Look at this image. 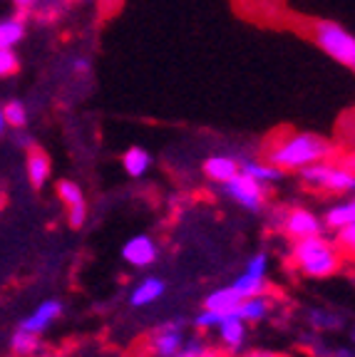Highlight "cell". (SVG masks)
Here are the masks:
<instances>
[{
  "label": "cell",
  "instance_id": "obj_8",
  "mask_svg": "<svg viewBox=\"0 0 355 357\" xmlns=\"http://www.w3.org/2000/svg\"><path fill=\"white\" fill-rule=\"evenodd\" d=\"M254 151L246 149H219L206 154V159L201 162V174L211 186L226 184L229 178H233L241 172V162L249 159Z\"/></svg>",
  "mask_w": 355,
  "mask_h": 357
},
{
  "label": "cell",
  "instance_id": "obj_18",
  "mask_svg": "<svg viewBox=\"0 0 355 357\" xmlns=\"http://www.w3.org/2000/svg\"><path fill=\"white\" fill-rule=\"evenodd\" d=\"M241 301H244V298H241L231 285H219V288L209 290V293L201 298V307H204V310H214V312L226 315V312L236 310Z\"/></svg>",
  "mask_w": 355,
  "mask_h": 357
},
{
  "label": "cell",
  "instance_id": "obj_7",
  "mask_svg": "<svg viewBox=\"0 0 355 357\" xmlns=\"http://www.w3.org/2000/svg\"><path fill=\"white\" fill-rule=\"evenodd\" d=\"M321 234H326L321 213H316L308 206H300V204H283L281 226H278L276 236H281L286 241H298Z\"/></svg>",
  "mask_w": 355,
  "mask_h": 357
},
{
  "label": "cell",
  "instance_id": "obj_5",
  "mask_svg": "<svg viewBox=\"0 0 355 357\" xmlns=\"http://www.w3.org/2000/svg\"><path fill=\"white\" fill-rule=\"evenodd\" d=\"M189 335H191V318L177 315V318H169L164 323H157L147 333L142 350L154 357H177Z\"/></svg>",
  "mask_w": 355,
  "mask_h": 357
},
{
  "label": "cell",
  "instance_id": "obj_31",
  "mask_svg": "<svg viewBox=\"0 0 355 357\" xmlns=\"http://www.w3.org/2000/svg\"><path fill=\"white\" fill-rule=\"evenodd\" d=\"M119 3H122V0H105V8H107V10H115Z\"/></svg>",
  "mask_w": 355,
  "mask_h": 357
},
{
  "label": "cell",
  "instance_id": "obj_29",
  "mask_svg": "<svg viewBox=\"0 0 355 357\" xmlns=\"http://www.w3.org/2000/svg\"><path fill=\"white\" fill-rule=\"evenodd\" d=\"M13 3H15V8L20 13H28V10H33V6L38 3V0H13Z\"/></svg>",
  "mask_w": 355,
  "mask_h": 357
},
{
  "label": "cell",
  "instance_id": "obj_11",
  "mask_svg": "<svg viewBox=\"0 0 355 357\" xmlns=\"http://www.w3.org/2000/svg\"><path fill=\"white\" fill-rule=\"evenodd\" d=\"M122 261L134 271H150L152 266H157L161 256V248L157 243V238L152 234H134L124 241L122 251H119Z\"/></svg>",
  "mask_w": 355,
  "mask_h": 357
},
{
  "label": "cell",
  "instance_id": "obj_10",
  "mask_svg": "<svg viewBox=\"0 0 355 357\" xmlns=\"http://www.w3.org/2000/svg\"><path fill=\"white\" fill-rule=\"evenodd\" d=\"M249 335L251 325H246L236 312H226L214 330V335H211V340L217 342L229 357H236L249 347Z\"/></svg>",
  "mask_w": 355,
  "mask_h": 357
},
{
  "label": "cell",
  "instance_id": "obj_6",
  "mask_svg": "<svg viewBox=\"0 0 355 357\" xmlns=\"http://www.w3.org/2000/svg\"><path fill=\"white\" fill-rule=\"evenodd\" d=\"M214 189H217V194L222 196V199L231 201L233 206L244 208V211H249V213L266 211L268 196H271L268 186L259 184V181H254V178L246 176V174H241V172L233 178H229L226 184L214 186Z\"/></svg>",
  "mask_w": 355,
  "mask_h": 357
},
{
  "label": "cell",
  "instance_id": "obj_28",
  "mask_svg": "<svg viewBox=\"0 0 355 357\" xmlns=\"http://www.w3.org/2000/svg\"><path fill=\"white\" fill-rule=\"evenodd\" d=\"M236 357H294V355L281 352V350H268V347H246V350Z\"/></svg>",
  "mask_w": 355,
  "mask_h": 357
},
{
  "label": "cell",
  "instance_id": "obj_13",
  "mask_svg": "<svg viewBox=\"0 0 355 357\" xmlns=\"http://www.w3.org/2000/svg\"><path fill=\"white\" fill-rule=\"evenodd\" d=\"M167 290H169V285L164 278H159V275H145V278H139L137 283L129 288L127 303L134 310H145V307H152L164 301Z\"/></svg>",
  "mask_w": 355,
  "mask_h": 357
},
{
  "label": "cell",
  "instance_id": "obj_26",
  "mask_svg": "<svg viewBox=\"0 0 355 357\" xmlns=\"http://www.w3.org/2000/svg\"><path fill=\"white\" fill-rule=\"evenodd\" d=\"M268 268H271V258H268L266 251H256L246 258L244 263V273L251 275H261V278H268Z\"/></svg>",
  "mask_w": 355,
  "mask_h": 357
},
{
  "label": "cell",
  "instance_id": "obj_20",
  "mask_svg": "<svg viewBox=\"0 0 355 357\" xmlns=\"http://www.w3.org/2000/svg\"><path fill=\"white\" fill-rule=\"evenodd\" d=\"M177 357H229V355L211 340L209 335H201L191 330V335L187 337V342H184L182 352Z\"/></svg>",
  "mask_w": 355,
  "mask_h": 357
},
{
  "label": "cell",
  "instance_id": "obj_2",
  "mask_svg": "<svg viewBox=\"0 0 355 357\" xmlns=\"http://www.w3.org/2000/svg\"><path fill=\"white\" fill-rule=\"evenodd\" d=\"M286 271L296 278L305 280H328L343 273L348 266V258L338 248L333 236H308V238L289 241L286 245Z\"/></svg>",
  "mask_w": 355,
  "mask_h": 357
},
{
  "label": "cell",
  "instance_id": "obj_33",
  "mask_svg": "<svg viewBox=\"0 0 355 357\" xmlns=\"http://www.w3.org/2000/svg\"><path fill=\"white\" fill-rule=\"evenodd\" d=\"M6 127L8 124H6V117H3V107H0V134L6 132Z\"/></svg>",
  "mask_w": 355,
  "mask_h": 357
},
{
  "label": "cell",
  "instance_id": "obj_23",
  "mask_svg": "<svg viewBox=\"0 0 355 357\" xmlns=\"http://www.w3.org/2000/svg\"><path fill=\"white\" fill-rule=\"evenodd\" d=\"M25 35V13H17V15L8 17V20H0V47L13 50L17 43Z\"/></svg>",
  "mask_w": 355,
  "mask_h": 357
},
{
  "label": "cell",
  "instance_id": "obj_21",
  "mask_svg": "<svg viewBox=\"0 0 355 357\" xmlns=\"http://www.w3.org/2000/svg\"><path fill=\"white\" fill-rule=\"evenodd\" d=\"M152 164H154V159L145 146H129L122 154V169L132 178H145L150 174Z\"/></svg>",
  "mask_w": 355,
  "mask_h": 357
},
{
  "label": "cell",
  "instance_id": "obj_22",
  "mask_svg": "<svg viewBox=\"0 0 355 357\" xmlns=\"http://www.w3.org/2000/svg\"><path fill=\"white\" fill-rule=\"evenodd\" d=\"M231 285L233 290H236V293H239L241 298H256V296H263V293H268V290L273 288L271 285V280L268 278H261V275H251V273H244V271H241L239 275H236V278L231 280Z\"/></svg>",
  "mask_w": 355,
  "mask_h": 357
},
{
  "label": "cell",
  "instance_id": "obj_30",
  "mask_svg": "<svg viewBox=\"0 0 355 357\" xmlns=\"http://www.w3.org/2000/svg\"><path fill=\"white\" fill-rule=\"evenodd\" d=\"M348 342L353 345V350H355V323L348 325Z\"/></svg>",
  "mask_w": 355,
  "mask_h": 357
},
{
  "label": "cell",
  "instance_id": "obj_19",
  "mask_svg": "<svg viewBox=\"0 0 355 357\" xmlns=\"http://www.w3.org/2000/svg\"><path fill=\"white\" fill-rule=\"evenodd\" d=\"M50 156L45 154L40 146H28V178L30 184H33V189H43L45 184H48V178H50Z\"/></svg>",
  "mask_w": 355,
  "mask_h": 357
},
{
  "label": "cell",
  "instance_id": "obj_25",
  "mask_svg": "<svg viewBox=\"0 0 355 357\" xmlns=\"http://www.w3.org/2000/svg\"><path fill=\"white\" fill-rule=\"evenodd\" d=\"M3 117H6V124H10V127H15V129H22L28 124V109H25L22 102L10 100L3 107Z\"/></svg>",
  "mask_w": 355,
  "mask_h": 357
},
{
  "label": "cell",
  "instance_id": "obj_24",
  "mask_svg": "<svg viewBox=\"0 0 355 357\" xmlns=\"http://www.w3.org/2000/svg\"><path fill=\"white\" fill-rule=\"evenodd\" d=\"M10 350L15 357H35L43 350V342H40V335L25 333V330L17 328V333L13 335L10 340Z\"/></svg>",
  "mask_w": 355,
  "mask_h": 357
},
{
  "label": "cell",
  "instance_id": "obj_15",
  "mask_svg": "<svg viewBox=\"0 0 355 357\" xmlns=\"http://www.w3.org/2000/svg\"><path fill=\"white\" fill-rule=\"evenodd\" d=\"M326 234H338L340 229H348L355 223V196L348 199H335L326 206V211L321 213Z\"/></svg>",
  "mask_w": 355,
  "mask_h": 357
},
{
  "label": "cell",
  "instance_id": "obj_14",
  "mask_svg": "<svg viewBox=\"0 0 355 357\" xmlns=\"http://www.w3.org/2000/svg\"><path fill=\"white\" fill-rule=\"evenodd\" d=\"M55 191L62 204L67 206V223L73 229H82L85 221H87V201H85L82 189L75 181H70V178H62V181H57Z\"/></svg>",
  "mask_w": 355,
  "mask_h": 357
},
{
  "label": "cell",
  "instance_id": "obj_27",
  "mask_svg": "<svg viewBox=\"0 0 355 357\" xmlns=\"http://www.w3.org/2000/svg\"><path fill=\"white\" fill-rule=\"evenodd\" d=\"M20 70V62H17V55L13 50H6L0 47V77H10Z\"/></svg>",
  "mask_w": 355,
  "mask_h": 357
},
{
  "label": "cell",
  "instance_id": "obj_16",
  "mask_svg": "<svg viewBox=\"0 0 355 357\" xmlns=\"http://www.w3.org/2000/svg\"><path fill=\"white\" fill-rule=\"evenodd\" d=\"M62 310H65V305H62V301H55V298H52V301L40 303V305L30 312L28 318L20 323V330H25V333H33V335H43L45 330L50 328V325L60 318Z\"/></svg>",
  "mask_w": 355,
  "mask_h": 357
},
{
  "label": "cell",
  "instance_id": "obj_34",
  "mask_svg": "<svg viewBox=\"0 0 355 357\" xmlns=\"http://www.w3.org/2000/svg\"><path fill=\"white\" fill-rule=\"evenodd\" d=\"M137 357H154V355H150V352H145V350H142V352H139Z\"/></svg>",
  "mask_w": 355,
  "mask_h": 357
},
{
  "label": "cell",
  "instance_id": "obj_1",
  "mask_svg": "<svg viewBox=\"0 0 355 357\" xmlns=\"http://www.w3.org/2000/svg\"><path fill=\"white\" fill-rule=\"evenodd\" d=\"M338 151L340 146L333 139L300 129H281L259 146V156L286 174H298L318 162L333 159Z\"/></svg>",
  "mask_w": 355,
  "mask_h": 357
},
{
  "label": "cell",
  "instance_id": "obj_17",
  "mask_svg": "<svg viewBox=\"0 0 355 357\" xmlns=\"http://www.w3.org/2000/svg\"><path fill=\"white\" fill-rule=\"evenodd\" d=\"M241 174H246V176H251L254 181H259V184L263 186H276L281 184L283 178H286V172H281L278 167H273V164H268L266 159H261L259 154H251L249 159H244L241 162Z\"/></svg>",
  "mask_w": 355,
  "mask_h": 357
},
{
  "label": "cell",
  "instance_id": "obj_4",
  "mask_svg": "<svg viewBox=\"0 0 355 357\" xmlns=\"http://www.w3.org/2000/svg\"><path fill=\"white\" fill-rule=\"evenodd\" d=\"M303 33L313 40L318 50H323L331 60L355 75V35L348 28H343L335 20L316 17V20L303 22Z\"/></svg>",
  "mask_w": 355,
  "mask_h": 357
},
{
  "label": "cell",
  "instance_id": "obj_35",
  "mask_svg": "<svg viewBox=\"0 0 355 357\" xmlns=\"http://www.w3.org/2000/svg\"><path fill=\"white\" fill-rule=\"evenodd\" d=\"M73 3H87V0H73Z\"/></svg>",
  "mask_w": 355,
  "mask_h": 357
},
{
  "label": "cell",
  "instance_id": "obj_9",
  "mask_svg": "<svg viewBox=\"0 0 355 357\" xmlns=\"http://www.w3.org/2000/svg\"><path fill=\"white\" fill-rule=\"evenodd\" d=\"M300 323L305 330L318 335H338L348 330V315L333 305H323V303H313V305H303L298 310Z\"/></svg>",
  "mask_w": 355,
  "mask_h": 357
},
{
  "label": "cell",
  "instance_id": "obj_3",
  "mask_svg": "<svg viewBox=\"0 0 355 357\" xmlns=\"http://www.w3.org/2000/svg\"><path fill=\"white\" fill-rule=\"evenodd\" d=\"M298 181L305 191H311L316 196H326V199L355 196V172L340 162L338 154L333 159H326V162H318L298 172Z\"/></svg>",
  "mask_w": 355,
  "mask_h": 357
},
{
  "label": "cell",
  "instance_id": "obj_12",
  "mask_svg": "<svg viewBox=\"0 0 355 357\" xmlns=\"http://www.w3.org/2000/svg\"><path fill=\"white\" fill-rule=\"evenodd\" d=\"M281 305H283V296H278L276 288H271L268 293H263V296L241 301L239 307L233 312H236L246 325H261L276 318L278 312H281Z\"/></svg>",
  "mask_w": 355,
  "mask_h": 357
},
{
  "label": "cell",
  "instance_id": "obj_32",
  "mask_svg": "<svg viewBox=\"0 0 355 357\" xmlns=\"http://www.w3.org/2000/svg\"><path fill=\"white\" fill-rule=\"evenodd\" d=\"M345 271H350V273H353V278H355V256L348 258V266H345Z\"/></svg>",
  "mask_w": 355,
  "mask_h": 357
}]
</instances>
